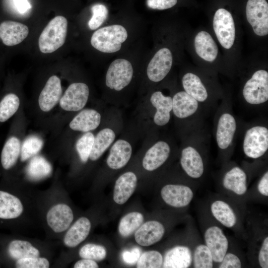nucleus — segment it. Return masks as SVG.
Masks as SVG:
<instances>
[{"label": "nucleus", "instance_id": "nucleus-13", "mask_svg": "<svg viewBox=\"0 0 268 268\" xmlns=\"http://www.w3.org/2000/svg\"><path fill=\"white\" fill-rule=\"evenodd\" d=\"M180 164L186 174L192 178H200L204 173L202 157L197 149L192 145H188L182 149Z\"/></svg>", "mask_w": 268, "mask_h": 268}, {"label": "nucleus", "instance_id": "nucleus-3", "mask_svg": "<svg viewBox=\"0 0 268 268\" xmlns=\"http://www.w3.org/2000/svg\"><path fill=\"white\" fill-rule=\"evenodd\" d=\"M174 57L172 49L162 46L148 52L143 66L141 80V89L162 81L170 71Z\"/></svg>", "mask_w": 268, "mask_h": 268}, {"label": "nucleus", "instance_id": "nucleus-30", "mask_svg": "<svg viewBox=\"0 0 268 268\" xmlns=\"http://www.w3.org/2000/svg\"><path fill=\"white\" fill-rule=\"evenodd\" d=\"M115 138L116 134L112 129L105 127L100 130L95 136L89 159L93 161L99 159L112 145Z\"/></svg>", "mask_w": 268, "mask_h": 268}, {"label": "nucleus", "instance_id": "nucleus-45", "mask_svg": "<svg viewBox=\"0 0 268 268\" xmlns=\"http://www.w3.org/2000/svg\"><path fill=\"white\" fill-rule=\"evenodd\" d=\"M178 0H146V6L150 9L165 10L172 8Z\"/></svg>", "mask_w": 268, "mask_h": 268}, {"label": "nucleus", "instance_id": "nucleus-50", "mask_svg": "<svg viewBox=\"0 0 268 268\" xmlns=\"http://www.w3.org/2000/svg\"><path fill=\"white\" fill-rule=\"evenodd\" d=\"M17 9L20 13H24L31 8L28 0H13Z\"/></svg>", "mask_w": 268, "mask_h": 268}, {"label": "nucleus", "instance_id": "nucleus-23", "mask_svg": "<svg viewBox=\"0 0 268 268\" xmlns=\"http://www.w3.org/2000/svg\"><path fill=\"white\" fill-rule=\"evenodd\" d=\"M101 122V115L93 109L81 110L70 121L69 128L73 131L87 133L96 129Z\"/></svg>", "mask_w": 268, "mask_h": 268}, {"label": "nucleus", "instance_id": "nucleus-18", "mask_svg": "<svg viewBox=\"0 0 268 268\" xmlns=\"http://www.w3.org/2000/svg\"><path fill=\"white\" fill-rule=\"evenodd\" d=\"M133 152L131 144L123 138L117 139L112 144L106 159L108 166L118 170L125 166L130 160Z\"/></svg>", "mask_w": 268, "mask_h": 268}, {"label": "nucleus", "instance_id": "nucleus-46", "mask_svg": "<svg viewBox=\"0 0 268 268\" xmlns=\"http://www.w3.org/2000/svg\"><path fill=\"white\" fill-rule=\"evenodd\" d=\"M259 266L262 268H268V237L266 236L259 249L258 256Z\"/></svg>", "mask_w": 268, "mask_h": 268}, {"label": "nucleus", "instance_id": "nucleus-10", "mask_svg": "<svg viewBox=\"0 0 268 268\" xmlns=\"http://www.w3.org/2000/svg\"><path fill=\"white\" fill-rule=\"evenodd\" d=\"M160 194L166 204L176 208L187 206L194 196L190 187L182 184H167L161 189Z\"/></svg>", "mask_w": 268, "mask_h": 268}, {"label": "nucleus", "instance_id": "nucleus-47", "mask_svg": "<svg viewBox=\"0 0 268 268\" xmlns=\"http://www.w3.org/2000/svg\"><path fill=\"white\" fill-rule=\"evenodd\" d=\"M140 255V249L136 247L131 250L124 251L122 257L126 264L133 265L137 263Z\"/></svg>", "mask_w": 268, "mask_h": 268}, {"label": "nucleus", "instance_id": "nucleus-38", "mask_svg": "<svg viewBox=\"0 0 268 268\" xmlns=\"http://www.w3.org/2000/svg\"><path fill=\"white\" fill-rule=\"evenodd\" d=\"M43 146V140L37 136L31 135L26 138L21 146V161H25L35 156L41 150Z\"/></svg>", "mask_w": 268, "mask_h": 268}, {"label": "nucleus", "instance_id": "nucleus-33", "mask_svg": "<svg viewBox=\"0 0 268 268\" xmlns=\"http://www.w3.org/2000/svg\"><path fill=\"white\" fill-rule=\"evenodd\" d=\"M52 170L51 164L45 158L41 156H35L27 165L26 173L30 179L38 180L49 176Z\"/></svg>", "mask_w": 268, "mask_h": 268}, {"label": "nucleus", "instance_id": "nucleus-22", "mask_svg": "<svg viewBox=\"0 0 268 268\" xmlns=\"http://www.w3.org/2000/svg\"><path fill=\"white\" fill-rule=\"evenodd\" d=\"M137 183V177L133 172L128 171L120 176L114 186V201L119 204L126 202L134 193Z\"/></svg>", "mask_w": 268, "mask_h": 268}, {"label": "nucleus", "instance_id": "nucleus-32", "mask_svg": "<svg viewBox=\"0 0 268 268\" xmlns=\"http://www.w3.org/2000/svg\"><path fill=\"white\" fill-rule=\"evenodd\" d=\"M21 146L20 140L15 136L5 142L1 153V163L4 169H9L15 165L20 154Z\"/></svg>", "mask_w": 268, "mask_h": 268}, {"label": "nucleus", "instance_id": "nucleus-27", "mask_svg": "<svg viewBox=\"0 0 268 268\" xmlns=\"http://www.w3.org/2000/svg\"><path fill=\"white\" fill-rule=\"evenodd\" d=\"M91 222L86 217L78 219L66 233L64 243L70 248H73L83 242L88 236L91 229Z\"/></svg>", "mask_w": 268, "mask_h": 268}, {"label": "nucleus", "instance_id": "nucleus-4", "mask_svg": "<svg viewBox=\"0 0 268 268\" xmlns=\"http://www.w3.org/2000/svg\"><path fill=\"white\" fill-rule=\"evenodd\" d=\"M67 25V18L63 16H56L49 21L38 40L39 48L42 53H53L64 44Z\"/></svg>", "mask_w": 268, "mask_h": 268}, {"label": "nucleus", "instance_id": "nucleus-44", "mask_svg": "<svg viewBox=\"0 0 268 268\" xmlns=\"http://www.w3.org/2000/svg\"><path fill=\"white\" fill-rule=\"evenodd\" d=\"M219 264V268H240L242 267L240 258L235 254L230 252L226 253Z\"/></svg>", "mask_w": 268, "mask_h": 268}, {"label": "nucleus", "instance_id": "nucleus-37", "mask_svg": "<svg viewBox=\"0 0 268 268\" xmlns=\"http://www.w3.org/2000/svg\"><path fill=\"white\" fill-rule=\"evenodd\" d=\"M20 105L19 97L14 93L6 95L0 102V122H4L18 110Z\"/></svg>", "mask_w": 268, "mask_h": 268}, {"label": "nucleus", "instance_id": "nucleus-35", "mask_svg": "<svg viewBox=\"0 0 268 268\" xmlns=\"http://www.w3.org/2000/svg\"><path fill=\"white\" fill-rule=\"evenodd\" d=\"M143 220L142 214L139 212L134 211L127 214L119 222V233L124 237L130 236L142 224Z\"/></svg>", "mask_w": 268, "mask_h": 268}, {"label": "nucleus", "instance_id": "nucleus-28", "mask_svg": "<svg viewBox=\"0 0 268 268\" xmlns=\"http://www.w3.org/2000/svg\"><path fill=\"white\" fill-rule=\"evenodd\" d=\"M182 84L184 91L199 103H202L207 100V90L197 74L192 72L185 73L182 77Z\"/></svg>", "mask_w": 268, "mask_h": 268}, {"label": "nucleus", "instance_id": "nucleus-15", "mask_svg": "<svg viewBox=\"0 0 268 268\" xmlns=\"http://www.w3.org/2000/svg\"><path fill=\"white\" fill-rule=\"evenodd\" d=\"M62 94L61 79L57 75L51 76L39 96L38 104L40 109L44 112L50 111L59 102Z\"/></svg>", "mask_w": 268, "mask_h": 268}, {"label": "nucleus", "instance_id": "nucleus-24", "mask_svg": "<svg viewBox=\"0 0 268 268\" xmlns=\"http://www.w3.org/2000/svg\"><path fill=\"white\" fill-rule=\"evenodd\" d=\"M199 107V102L185 91L176 92L172 97V112L180 119L194 115Z\"/></svg>", "mask_w": 268, "mask_h": 268}, {"label": "nucleus", "instance_id": "nucleus-6", "mask_svg": "<svg viewBox=\"0 0 268 268\" xmlns=\"http://www.w3.org/2000/svg\"><path fill=\"white\" fill-rule=\"evenodd\" d=\"M243 149L246 156L258 159L268 149V129L264 126L251 127L246 132L243 142Z\"/></svg>", "mask_w": 268, "mask_h": 268}, {"label": "nucleus", "instance_id": "nucleus-8", "mask_svg": "<svg viewBox=\"0 0 268 268\" xmlns=\"http://www.w3.org/2000/svg\"><path fill=\"white\" fill-rule=\"evenodd\" d=\"M90 94L88 85L84 82H75L70 84L61 97V108L68 112H77L83 109Z\"/></svg>", "mask_w": 268, "mask_h": 268}, {"label": "nucleus", "instance_id": "nucleus-40", "mask_svg": "<svg viewBox=\"0 0 268 268\" xmlns=\"http://www.w3.org/2000/svg\"><path fill=\"white\" fill-rule=\"evenodd\" d=\"M94 137L95 135L92 133L90 132L85 133L76 142V150L83 163H86L89 159Z\"/></svg>", "mask_w": 268, "mask_h": 268}, {"label": "nucleus", "instance_id": "nucleus-17", "mask_svg": "<svg viewBox=\"0 0 268 268\" xmlns=\"http://www.w3.org/2000/svg\"><path fill=\"white\" fill-rule=\"evenodd\" d=\"M149 101L155 109L154 123L160 127L166 125L170 121L172 112V97L165 96L160 90H155L151 93Z\"/></svg>", "mask_w": 268, "mask_h": 268}, {"label": "nucleus", "instance_id": "nucleus-9", "mask_svg": "<svg viewBox=\"0 0 268 268\" xmlns=\"http://www.w3.org/2000/svg\"><path fill=\"white\" fill-rule=\"evenodd\" d=\"M247 19L254 33L259 36L268 34V3L266 0H248L246 6Z\"/></svg>", "mask_w": 268, "mask_h": 268}, {"label": "nucleus", "instance_id": "nucleus-29", "mask_svg": "<svg viewBox=\"0 0 268 268\" xmlns=\"http://www.w3.org/2000/svg\"><path fill=\"white\" fill-rule=\"evenodd\" d=\"M210 211L214 218L227 228H233L237 223L236 214L232 206L220 200L213 201L210 205Z\"/></svg>", "mask_w": 268, "mask_h": 268}, {"label": "nucleus", "instance_id": "nucleus-49", "mask_svg": "<svg viewBox=\"0 0 268 268\" xmlns=\"http://www.w3.org/2000/svg\"><path fill=\"white\" fill-rule=\"evenodd\" d=\"M98 267V264L95 261L84 258L76 262L73 266L74 268H97Z\"/></svg>", "mask_w": 268, "mask_h": 268}, {"label": "nucleus", "instance_id": "nucleus-14", "mask_svg": "<svg viewBox=\"0 0 268 268\" xmlns=\"http://www.w3.org/2000/svg\"><path fill=\"white\" fill-rule=\"evenodd\" d=\"M236 128L235 118L231 113L224 112L220 116L215 133L216 143L220 149L225 150L231 145Z\"/></svg>", "mask_w": 268, "mask_h": 268}, {"label": "nucleus", "instance_id": "nucleus-43", "mask_svg": "<svg viewBox=\"0 0 268 268\" xmlns=\"http://www.w3.org/2000/svg\"><path fill=\"white\" fill-rule=\"evenodd\" d=\"M15 266L18 268H48L50 264L45 258L29 257L17 260Z\"/></svg>", "mask_w": 268, "mask_h": 268}, {"label": "nucleus", "instance_id": "nucleus-26", "mask_svg": "<svg viewBox=\"0 0 268 268\" xmlns=\"http://www.w3.org/2000/svg\"><path fill=\"white\" fill-rule=\"evenodd\" d=\"M194 45L196 52L205 61H214L218 55L217 46L211 35L206 31H201L195 36Z\"/></svg>", "mask_w": 268, "mask_h": 268}, {"label": "nucleus", "instance_id": "nucleus-31", "mask_svg": "<svg viewBox=\"0 0 268 268\" xmlns=\"http://www.w3.org/2000/svg\"><path fill=\"white\" fill-rule=\"evenodd\" d=\"M23 207L20 200L7 192L0 191V218L13 219L22 213Z\"/></svg>", "mask_w": 268, "mask_h": 268}, {"label": "nucleus", "instance_id": "nucleus-25", "mask_svg": "<svg viewBox=\"0 0 268 268\" xmlns=\"http://www.w3.org/2000/svg\"><path fill=\"white\" fill-rule=\"evenodd\" d=\"M223 187L236 195L242 196L247 191V175L238 166H234L224 174L222 179Z\"/></svg>", "mask_w": 268, "mask_h": 268}, {"label": "nucleus", "instance_id": "nucleus-5", "mask_svg": "<svg viewBox=\"0 0 268 268\" xmlns=\"http://www.w3.org/2000/svg\"><path fill=\"white\" fill-rule=\"evenodd\" d=\"M245 101L259 105L268 100V72L265 69L256 71L245 83L242 91Z\"/></svg>", "mask_w": 268, "mask_h": 268}, {"label": "nucleus", "instance_id": "nucleus-39", "mask_svg": "<svg viewBox=\"0 0 268 268\" xmlns=\"http://www.w3.org/2000/svg\"><path fill=\"white\" fill-rule=\"evenodd\" d=\"M91 17L88 21V27L90 30H96L104 25L109 18L107 7L100 3H95L91 7Z\"/></svg>", "mask_w": 268, "mask_h": 268}, {"label": "nucleus", "instance_id": "nucleus-19", "mask_svg": "<svg viewBox=\"0 0 268 268\" xmlns=\"http://www.w3.org/2000/svg\"><path fill=\"white\" fill-rule=\"evenodd\" d=\"M163 224L156 220L147 221L141 225L134 233L135 240L142 246H149L159 242L165 233Z\"/></svg>", "mask_w": 268, "mask_h": 268}, {"label": "nucleus", "instance_id": "nucleus-48", "mask_svg": "<svg viewBox=\"0 0 268 268\" xmlns=\"http://www.w3.org/2000/svg\"><path fill=\"white\" fill-rule=\"evenodd\" d=\"M259 193L265 197L268 196V172L266 171L259 180L258 184Z\"/></svg>", "mask_w": 268, "mask_h": 268}, {"label": "nucleus", "instance_id": "nucleus-36", "mask_svg": "<svg viewBox=\"0 0 268 268\" xmlns=\"http://www.w3.org/2000/svg\"><path fill=\"white\" fill-rule=\"evenodd\" d=\"M213 263L211 253L205 244H200L196 246L193 251V268H211Z\"/></svg>", "mask_w": 268, "mask_h": 268}, {"label": "nucleus", "instance_id": "nucleus-34", "mask_svg": "<svg viewBox=\"0 0 268 268\" xmlns=\"http://www.w3.org/2000/svg\"><path fill=\"white\" fill-rule=\"evenodd\" d=\"M8 252L10 257L16 260L40 256L39 250L30 242L20 240L12 241L8 245Z\"/></svg>", "mask_w": 268, "mask_h": 268}, {"label": "nucleus", "instance_id": "nucleus-21", "mask_svg": "<svg viewBox=\"0 0 268 268\" xmlns=\"http://www.w3.org/2000/svg\"><path fill=\"white\" fill-rule=\"evenodd\" d=\"M193 251L187 246L179 245L169 250L163 259L162 267L187 268L192 266Z\"/></svg>", "mask_w": 268, "mask_h": 268}, {"label": "nucleus", "instance_id": "nucleus-41", "mask_svg": "<svg viewBox=\"0 0 268 268\" xmlns=\"http://www.w3.org/2000/svg\"><path fill=\"white\" fill-rule=\"evenodd\" d=\"M163 256L157 251H149L140 255L137 263V268H159L163 264Z\"/></svg>", "mask_w": 268, "mask_h": 268}, {"label": "nucleus", "instance_id": "nucleus-11", "mask_svg": "<svg viewBox=\"0 0 268 268\" xmlns=\"http://www.w3.org/2000/svg\"><path fill=\"white\" fill-rule=\"evenodd\" d=\"M205 245L210 250L214 263H220L228 248V239L222 230L216 225L208 227L204 233Z\"/></svg>", "mask_w": 268, "mask_h": 268}, {"label": "nucleus", "instance_id": "nucleus-1", "mask_svg": "<svg viewBox=\"0 0 268 268\" xmlns=\"http://www.w3.org/2000/svg\"><path fill=\"white\" fill-rule=\"evenodd\" d=\"M148 53L141 38L117 55L105 71V92L112 95L122 94L130 89L137 80L140 81Z\"/></svg>", "mask_w": 268, "mask_h": 268}, {"label": "nucleus", "instance_id": "nucleus-16", "mask_svg": "<svg viewBox=\"0 0 268 268\" xmlns=\"http://www.w3.org/2000/svg\"><path fill=\"white\" fill-rule=\"evenodd\" d=\"M73 219L72 209L64 203H59L52 206L46 215L49 226L56 233H61L67 230Z\"/></svg>", "mask_w": 268, "mask_h": 268}, {"label": "nucleus", "instance_id": "nucleus-2", "mask_svg": "<svg viewBox=\"0 0 268 268\" xmlns=\"http://www.w3.org/2000/svg\"><path fill=\"white\" fill-rule=\"evenodd\" d=\"M108 20L93 32L90 39L91 46L104 56L105 61L120 54L141 39L144 29V21L138 20Z\"/></svg>", "mask_w": 268, "mask_h": 268}, {"label": "nucleus", "instance_id": "nucleus-7", "mask_svg": "<svg viewBox=\"0 0 268 268\" xmlns=\"http://www.w3.org/2000/svg\"><path fill=\"white\" fill-rule=\"evenodd\" d=\"M213 28L220 45L226 49H230L235 38V24L231 13L224 8L218 9L213 16Z\"/></svg>", "mask_w": 268, "mask_h": 268}, {"label": "nucleus", "instance_id": "nucleus-42", "mask_svg": "<svg viewBox=\"0 0 268 268\" xmlns=\"http://www.w3.org/2000/svg\"><path fill=\"white\" fill-rule=\"evenodd\" d=\"M79 255L82 258L100 261L106 257L107 251L103 246L88 243L81 248Z\"/></svg>", "mask_w": 268, "mask_h": 268}, {"label": "nucleus", "instance_id": "nucleus-20", "mask_svg": "<svg viewBox=\"0 0 268 268\" xmlns=\"http://www.w3.org/2000/svg\"><path fill=\"white\" fill-rule=\"evenodd\" d=\"M28 34V27L21 23L4 21L0 24V39L6 46H12L20 43Z\"/></svg>", "mask_w": 268, "mask_h": 268}, {"label": "nucleus", "instance_id": "nucleus-12", "mask_svg": "<svg viewBox=\"0 0 268 268\" xmlns=\"http://www.w3.org/2000/svg\"><path fill=\"white\" fill-rule=\"evenodd\" d=\"M171 151V146L166 141H156L146 151L142 161L143 168L148 171L157 169L167 161Z\"/></svg>", "mask_w": 268, "mask_h": 268}]
</instances>
